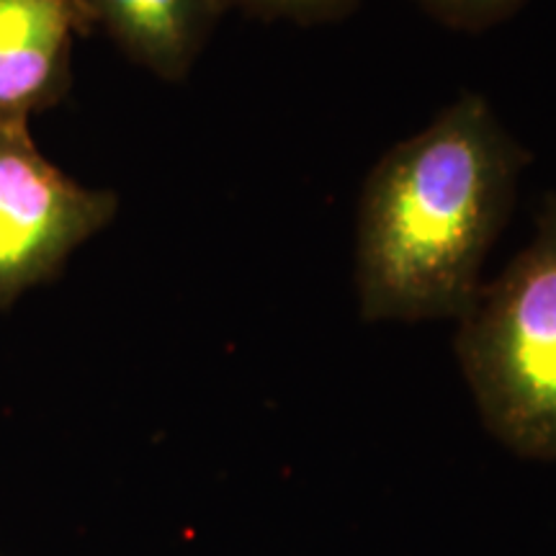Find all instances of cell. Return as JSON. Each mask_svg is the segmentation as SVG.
Returning a JSON list of instances; mask_svg holds the SVG:
<instances>
[{"label": "cell", "instance_id": "6", "mask_svg": "<svg viewBox=\"0 0 556 556\" xmlns=\"http://www.w3.org/2000/svg\"><path fill=\"white\" fill-rule=\"evenodd\" d=\"M222 9L263 21H289L299 26L332 24L351 16L361 0H219Z\"/></svg>", "mask_w": 556, "mask_h": 556}, {"label": "cell", "instance_id": "7", "mask_svg": "<svg viewBox=\"0 0 556 556\" xmlns=\"http://www.w3.org/2000/svg\"><path fill=\"white\" fill-rule=\"evenodd\" d=\"M415 3L448 29L482 34L516 16L526 0H415Z\"/></svg>", "mask_w": 556, "mask_h": 556}, {"label": "cell", "instance_id": "3", "mask_svg": "<svg viewBox=\"0 0 556 556\" xmlns=\"http://www.w3.org/2000/svg\"><path fill=\"white\" fill-rule=\"evenodd\" d=\"M116 212L114 191L88 189L62 173L29 129L0 135V312L58 274Z\"/></svg>", "mask_w": 556, "mask_h": 556}, {"label": "cell", "instance_id": "5", "mask_svg": "<svg viewBox=\"0 0 556 556\" xmlns=\"http://www.w3.org/2000/svg\"><path fill=\"white\" fill-rule=\"evenodd\" d=\"M96 26L131 62L163 80H184L204 52L217 21L219 0H86Z\"/></svg>", "mask_w": 556, "mask_h": 556}, {"label": "cell", "instance_id": "8", "mask_svg": "<svg viewBox=\"0 0 556 556\" xmlns=\"http://www.w3.org/2000/svg\"><path fill=\"white\" fill-rule=\"evenodd\" d=\"M0 556H9V554H3V552H0Z\"/></svg>", "mask_w": 556, "mask_h": 556}, {"label": "cell", "instance_id": "4", "mask_svg": "<svg viewBox=\"0 0 556 556\" xmlns=\"http://www.w3.org/2000/svg\"><path fill=\"white\" fill-rule=\"evenodd\" d=\"M93 29L86 0H0V135L65 96L73 41Z\"/></svg>", "mask_w": 556, "mask_h": 556}, {"label": "cell", "instance_id": "1", "mask_svg": "<svg viewBox=\"0 0 556 556\" xmlns=\"http://www.w3.org/2000/svg\"><path fill=\"white\" fill-rule=\"evenodd\" d=\"M523 150L482 93H462L368 170L356 212L364 323L462 319L510 219Z\"/></svg>", "mask_w": 556, "mask_h": 556}, {"label": "cell", "instance_id": "2", "mask_svg": "<svg viewBox=\"0 0 556 556\" xmlns=\"http://www.w3.org/2000/svg\"><path fill=\"white\" fill-rule=\"evenodd\" d=\"M456 358L484 428L513 454L556 462V193L458 319Z\"/></svg>", "mask_w": 556, "mask_h": 556}]
</instances>
